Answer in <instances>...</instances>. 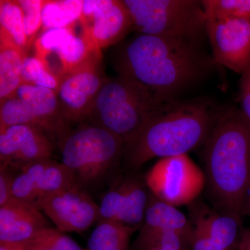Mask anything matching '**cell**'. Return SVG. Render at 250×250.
<instances>
[{"instance_id": "15", "label": "cell", "mask_w": 250, "mask_h": 250, "mask_svg": "<svg viewBox=\"0 0 250 250\" xmlns=\"http://www.w3.org/2000/svg\"><path fill=\"white\" fill-rule=\"evenodd\" d=\"M52 141L45 131L34 125H14L1 129V165L20 171L31 163L51 159Z\"/></svg>"}, {"instance_id": "25", "label": "cell", "mask_w": 250, "mask_h": 250, "mask_svg": "<svg viewBox=\"0 0 250 250\" xmlns=\"http://www.w3.org/2000/svg\"><path fill=\"white\" fill-rule=\"evenodd\" d=\"M18 244L25 250H83L70 237L52 227L41 230L27 241Z\"/></svg>"}, {"instance_id": "2", "label": "cell", "mask_w": 250, "mask_h": 250, "mask_svg": "<svg viewBox=\"0 0 250 250\" xmlns=\"http://www.w3.org/2000/svg\"><path fill=\"white\" fill-rule=\"evenodd\" d=\"M202 147L212 207L242 219V201L250 184V124L241 110L223 109Z\"/></svg>"}, {"instance_id": "18", "label": "cell", "mask_w": 250, "mask_h": 250, "mask_svg": "<svg viewBox=\"0 0 250 250\" xmlns=\"http://www.w3.org/2000/svg\"><path fill=\"white\" fill-rule=\"evenodd\" d=\"M26 51L0 31V102L9 98L22 84Z\"/></svg>"}, {"instance_id": "19", "label": "cell", "mask_w": 250, "mask_h": 250, "mask_svg": "<svg viewBox=\"0 0 250 250\" xmlns=\"http://www.w3.org/2000/svg\"><path fill=\"white\" fill-rule=\"evenodd\" d=\"M83 0H43L42 29L72 27L80 21Z\"/></svg>"}, {"instance_id": "12", "label": "cell", "mask_w": 250, "mask_h": 250, "mask_svg": "<svg viewBox=\"0 0 250 250\" xmlns=\"http://www.w3.org/2000/svg\"><path fill=\"white\" fill-rule=\"evenodd\" d=\"M39 208L63 233L83 232L100 220V207L78 184L47 195Z\"/></svg>"}, {"instance_id": "13", "label": "cell", "mask_w": 250, "mask_h": 250, "mask_svg": "<svg viewBox=\"0 0 250 250\" xmlns=\"http://www.w3.org/2000/svg\"><path fill=\"white\" fill-rule=\"evenodd\" d=\"M102 59L65 75L56 90L59 108L67 124L86 120L88 112L106 78L101 70Z\"/></svg>"}, {"instance_id": "21", "label": "cell", "mask_w": 250, "mask_h": 250, "mask_svg": "<svg viewBox=\"0 0 250 250\" xmlns=\"http://www.w3.org/2000/svg\"><path fill=\"white\" fill-rule=\"evenodd\" d=\"M52 159H42L24 166L15 176L13 183L14 198L35 205L37 204L36 189L41 176L52 161Z\"/></svg>"}, {"instance_id": "1", "label": "cell", "mask_w": 250, "mask_h": 250, "mask_svg": "<svg viewBox=\"0 0 250 250\" xmlns=\"http://www.w3.org/2000/svg\"><path fill=\"white\" fill-rule=\"evenodd\" d=\"M200 42L139 34L118 51L116 71L166 101L177 100V95L204 78L215 64Z\"/></svg>"}, {"instance_id": "4", "label": "cell", "mask_w": 250, "mask_h": 250, "mask_svg": "<svg viewBox=\"0 0 250 250\" xmlns=\"http://www.w3.org/2000/svg\"><path fill=\"white\" fill-rule=\"evenodd\" d=\"M169 103L144 85L118 75L105 81L85 121L119 136L125 148Z\"/></svg>"}, {"instance_id": "7", "label": "cell", "mask_w": 250, "mask_h": 250, "mask_svg": "<svg viewBox=\"0 0 250 250\" xmlns=\"http://www.w3.org/2000/svg\"><path fill=\"white\" fill-rule=\"evenodd\" d=\"M144 179L153 195L176 207L196 201L206 188L205 172L188 154L159 159Z\"/></svg>"}, {"instance_id": "20", "label": "cell", "mask_w": 250, "mask_h": 250, "mask_svg": "<svg viewBox=\"0 0 250 250\" xmlns=\"http://www.w3.org/2000/svg\"><path fill=\"white\" fill-rule=\"evenodd\" d=\"M136 230L116 222L99 221L90 235L88 250H129L131 236Z\"/></svg>"}, {"instance_id": "17", "label": "cell", "mask_w": 250, "mask_h": 250, "mask_svg": "<svg viewBox=\"0 0 250 250\" xmlns=\"http://www.w3.org/2000/svg\"><path fill=\"white\" fill-rule=\"evenodd\" d=\"M159 229L178 233L192 248L193 229L189 218L177 207L162 201L151 192L139 233Z\"/></svg>"}, {"instance_id": "9", "label": "cell", "mask_w": 250, "mask_h": 250, "mask_svg": "<svg viewBox=\"0 0 250 250\" xmlns=\"http://www.w3.org/2000/svg\"><path fill=\"white\" fill-rule=\"evenodd\" d=\"M79 23L83 37L101 51L123 40L132 29L123 0H83Z\"/></svg>"}, {"instance_id": "24", "label": "cell", "mask_w": 250, "mask_h": 250, "mask_svg": "<svg viewBox=\"0 0 250 250\" xmlns=\"http://www.w3.org/2000/svg\"><path fill=\"white\" fill-rule=\"evenodd\" d=\"M192 250L190 245L178 233L159 229L139 233L134 243V250Z\"/></svg>"}, {"instance_id": "6", "label": "cell", "mask_w": 250, "mask_h": 250, "mask_svg": "<svg viewBox=\"0 0 250 250\" xmlns=\"http://www.w3.org/2000/svg\"><path fill=\"white\" fill-rule=\"evenodd\" d=\"M132 29L143 35L201 41L206 35V16L201 1L123 0Z\"/></svg>"}, {"instance_id": "14", "label": "cell", "mask_w": 250, "mask_h": 250, "mask_svg": "<svg viewBox=\"0 0 250 250\" xmlns=\"http://www.w3.org/2000/svg\"><path fill=\"white\" fill-rule=\"evenodd\" d=\"M151 192L137 175L125 177L102 199L99 221H113L140 229L144 222Z\"/></svg>"}, {"instance_id": "30", "label": "cell", "mask_w": 250, "mask_h": 250, "mask_svg": "<svg viewBox=\"0 0 250 250\" xmlns=\"http://www.w3.org/2000/svg\"><path fill=\"white\" fill-rule=\"evenodd\" d=\"M240 102L241 111L250 124V70L241 75L240 81Z\"/></svg>"}, {"instance_id": "27", "label": "cell", "mask_w": 250, "mask_h": 250, "mask_svg": "<svg viewBox=\"0 0 250 250\" xmlns=\"http://www.w3.org/2000/svg\"><path fill=\"white\" fill-rule=\"evenodd\" d=\"M22 83L45 87L54 91L59 88L61 81L46 67L35 55L26 57L23 63Z\"/></svg>"}, {"instance_id": "31", "label": "cell", "mask_w": 250, "mask_h": 250, "mask_svg": "<svg viewBox=\"0 0 250 250\" xmlns=\"http://www.w3.org/2000/svg\"><path fill=\"white\" fill-rule=\"evenodd\" d=\"M237 250H250V228L242 229Z\"/></svg>"}, {"instance_id": "29", "label": "cell", "mask_w": 250, "mask_h": 250, "mask_svg": "<svg viewBox=\"0 0 250 250\" xmlns=\"http://www.w3.org/2000/svg\"><path fill=\"white\" fill-rule=\"evenodd\" d=\"M7 166L0 165V207L14 199L13 183L16 175Z\"/></svg>"}, {"instance_id": "23", "label": "cell", "mask_w": 250, "mask_h": 250, "mask_svg": "<svg viewBox=\"0 0 250 250\" xmlns=\"http://www.w3.org/2000/svg\"><path fill=\"white\" fill-rule=\"evenodd\" d=\"M0 31L9 36L21 48L25 51L29 48L22 11L18 0L0 1Z\"/></svg>"}, {"instance_id": "26", "label": "cell", "mask_w": 250, "mask_h": 250, "mask_svg": "<svg viewBox=\"0 0 250 250\" xmlns=\"http://www.w3.org/2000/svg\"><path fill=\"white\" fill-rule=\"evenodd\" d=\"M206 20L221 21L250 16V0L201 1Z\"/></svg>"}, {"instance_id": "8", "label": "cell", "mask_w": 250, "mask_h": 250, "mask_svg": "<svg viewBox=\"0 0 250 250\" xmlns=\"http://www.w3.org/2000/svg\"><path fill=\"white\" fill-rule=\"evenodd\" d=\"M75 25L43 31L34 42L36 57L59 80L65 75L103 58L102 51L94 48L77 34Z\"/></svg>"}, {"instance_id": "10", "label": "cell", "mask_w": 250, "mask_h": 250, "mask_svg": "<svg viewBox=\"0 0 250 250\" xmlns=\"http://www.w3.org/2000/svg\"><path fill=\"white\" fill-rule=\"evenodd\" d=\"M206 35L215 64L241 75L250 70V16L206 20Z\"/></svg>"}, {"instance_id": "22", "label": "cell", "mask_w": 250, "mask_h": 250, "mask_svg": "<svg viewBox=\"0 0 250 250\" xmlns=\"http://www.w3.org/2000/svg\"><path fill=\"white\" fill-rule=\"evenodd\" d=\"M76 184H78L75 174L66 166L52 160L38 184L36 206L39 208L41 200L47 195Z\"/></svg>"}, {"instance_id": "34", "label": "cell", "mask_w": 250, "mask_h": 250, "mask_svg": "<svg viewBox=\"0 0 250 250\" xmlns=\"http://www.w3.org/2000/svg\"></svg>"}, {"instance_id": "28", "label": "cell", "mask_w": 250, "mask_h": 250, "mask_svg": "<svg viewBox=\"0 0 250 250\" xmlns=\"http://www.w3.org/2000/svg\"><path fill=\"white\" fill-rule=\"evenodd\" d=\"M23 15L24 31L28 46L34 43L38 32L42 29L43 0H18Z\"/></svg>"}, {"instance_id": "5", "label": "cell", "mask_w": 250, "mask_h": 250, "mask_svg": "<svg viewBox=\"0 0 250 250\" xmlns=\"http://www.w3.org/2000/svg\"><path fill=\"white\" fill-rule=\"evenodd\" d=\"M62 164L82 187L103 178L124 156V141L111 131L90 123L70 131L59 142Z\"/></svg>"}, {"instance_id": "11", "label": "cell", "mask_w": 250, "mask_h": 250, "mask_svg": "<svg viewBox=\"0 0 250 250\" xmlns=\"http://www.w3.org/2000/svg\"><path fill=\"white\" fill-rule=\"evenodd\" d=\"M193 229L192 250H236L242 229V219L225 214L205 202L188 205Z\"/></svg>"}, {"instance_id": "3", "label": "cell", "mask_w": 250, "mask_h": 250, "mask_svg": "<svg viewBox=\"0 0 250 250\" xmlns=\"http://www.w3.org/2000/svg\"><path fill=\"white\" fill-rule=\"evenodd\" d=\"M223 110L205 100L170 102L125 148L128 168L136 170L154 158L188 154L202 147Z\"/></svg>"}, {"instance_id": "16", "label": "cell", "mask_w": 250, "mask_h": 250, "mask_svg": "<svg viewBox=\"0 0 250 250\" xmlns=\"http://www.w3.org/2000/svg\"><path fill=\"white\" fill-rule=\"evenodd\" d=\"M49 227L35 205L14 198L0 207V243H21Z\"/></svg>"}, {"instance_id": "32", "label": "cell", "mask_w": 250, "mask_h": 250, "mask_svg": "<svg viewBox=\"0 0 250 250\" xmlns=\"http://www.w3.org/2000/svg\"><path fill=\"white\" fill-rule=\"evenodd\" d=\"M241 215L250 217V184L243 196L241 205Z\"/></svg>"}, {"instance_id": "33", "label": "cell", "mask_w": 250, "mask_h": 250, "mask_svg": "<svg viewBox=\"0 0 250 250\" xmlns=\"http://www.w3.org/2000/svg\"><path fill=\"white\" fill-rule=\"evenodd\" d=\"M0 250H25L16 243H0Z\"/></svg>"}]
</instances>
